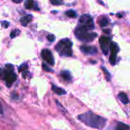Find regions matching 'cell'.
<instances>
[{
  "label": "cell",
  "mask_w": 130,
  "mask_h": 130,
  "mask_svg": "<svg viewBox=\"0 0 130 130\" xmlns=\"http://www.w3.org/2000/svg\"><path fill=\"white\" fill-rule=\"evenodd\" d=\"M78 120L85 123L86 126L91 128L101 129L107 123V120L99 115H97L92 112H87L78 116Z\"/></svg>",
  "instance_id": "cell-1"
},
{
  "label": "cell",
  "mask_w": 130,
  "mask_h": 130,
  "mask_svg": "<svg viewBox=\"0 0 130 130\" xmlns=\"http://www.w3.org/2000/svg\"><path fill=\"white\" fill-rule=\"evenodd\" d=\"M72 43L69 39H63L59 42V43L56 46V51L61 55L64 56H72Z\"/></svg>",
  "instance_id": "cell-2"
},
{
  "label": "cell",
  "mask_w": 130,
  "mask_h": 130,
  "mask_svg": "<svg viewBox=\"0 0 130 130\" xmlns=\"http://www.w3.org/2000/svg\"><path fill=\"white\" fill-rule=\"evenodd\" d=\"M75 34L76 35L77 38L79 40H82L84 42H91L98 37V34L88 33V30L82 26L78 27L75 30Z\"/></svg>",
  "instance_id": "cell-3"
},
{
  "label": "cell",
  "mask_w": 130,
  "mask_h": 130,
  "mask_svg": "<svg viewBox=\"0 0 130 130\" xmlns=\"http://www.w3.org/2000/svg\"><path fill=\"white\" fill-rule=\"evenodd\" d=\"M3 78L5 81L8 86H11V85L17 79V75L14 72V67L11 64H7L5 66V69L3 71Z\"/></svg>",
  "instance_id": "cell-4"
},
{
  "label": "cell",
  "mask_w": 130,
  "mask_h": 130,
  "mask_svg": "<svg viewBox=\"0 0 130 130\" xmlns=\"http://www.w3.org/2000/svg\"><path fill=\"white\" fill-rule=\"evenodd\" d=\"M79 24L81 26L86 28L88 30L94 28V23L92 18L89 14H83L79 19Z\"/></svg>",
  "instance_id": "cell-5"
},
{
  "label": "cell",
  "mask_w": 130,
  "mask_h": 130,
  "mask_svg": "<svg viewBox=\"0 0 130 130\" xmlns=\"http://www.w3.org/2000/svg\"><path fill=\"white\" fill-rule=\"evenodd\" d=\"M110 47L111 50V53L110 56V62L111 65L114 66L117 62V54L119 52V46L116 43L113 42L112 43H110Z\"/></svg>",
  "instance_id": "cell-6"
},
{
  "label": "cell",
  "mask_w": 130,
  "mask_h": 130,
  "mask_svg": "<svg viewBox=\"0 0 130 130\" xmlns=\"http://www.w3.org/2000/svg\"><path fill=\"white\" fill-rule=\"evenodd\" d=\"M99 42H100V44L101 46L102 52L104 53V55H107L108 53L110 45V39L107 37L103 36L100 38Z\"/></svg>",
  "instance_id": "cell-7"
},
{
  "label": "cell",
  "mask_w": 130,
  "mask_h": 130,
  "mask_svg": "<svg viewBox=\"0 0 130 130\" xmlns=\"http://www.w3.org/2000/svg\"><path fill=\"white\" fill-rule=\"evenodd\" d=\"M41 56L43 59V60H45L50 66H53L54 65V58H53V56L51 51L49 50L48 49H44V50H42V52H41Z\"/></svg>",
  "instance_id": "cell-8"
},
{
  "label": "cell",
  "mask_w": 130,
  "mask_h": 130,
  "mask_svg": "<svg viewBox=\"0 0 130 130\" xmlns=\"http://www.w3.org/2000/svg\"><path fill=\"white\" fill-rule=\"evenodd\" d=\"M81 51L85 54L88 55H95L98 53V50L95 46H82L80 47Z\"/></svg>",
  "instance_id": "cell-9"
},
{
  "label": "cell",
  "mask_w": 130,
  "mask_h": 130,
  "mask_svg": "<svg viewBox=\"0 0 130 130\" xmlns=\"http://www.w3.org/2000/svg\"><path fill=\"white\" fill-rule=\"evenodd\" d=\"M32 18H33V17H32L31 14L25 15L24 17H22V18H21V20H20L21 24H22V26L25 27V26H27V25L32 21Z\"/></svg>",
  "instance_id": "cell-10"
},
{
  "label": "cell",
  "mask_w": 130,
  "mask_h": 130,
  "mask_svg": "<svg viewBox=\"0 0 130 130\" xmlns=\"http://www.w3.org/2000/svg\"><path fill=\"white\" fill-rule=\"evenodd\" d=\"M52 89H53V91L56 94H57L58 95H64V94H66V91L63 88H59V87H57V86H56V85H52Z\"/></svg>",
  "instance_id": "cell-11"
},
{
  "label": "cell",
  "mask_w": 130,
  "mask_h": 130,
  "mask_svg": "<svg viewBox=\"0 0 130 130\" xmlns=\"http://www.w3.org/2000/svg\"><path fill=\"white\" fill-rule=\"evenodd\" d=\"M118 98H119V99L120 100V101H121L123 104H128L129 102V98H128L126 94H125V93H123V92L120 93V94H118Z\"/></svg>",
  "instance_id": "cell-12"
},
{
  "label": "cell",
  "mask_w": 130,
  "mask_h": 130,
  "mask_svg": "<svg viewBox=\"0 0 130 130\" xmlns=\"http://www.w3.org/2000/svg\"><path fill=\"white\" fill-rule=\"evenodd\" d=\"M115 130H129V126L124 123H118L116 126Z\"/></svg>",
  "instance_id": "cell-13"
},
{
  "label": "cell",
  "mask_w": 130,
  "mask_h": 130,
  "mask_svg": "<svg viewBox=\"0 0 130 130\" xmlns=\"http://www.w3.org/2000/svg\"><path fill=\"white\" fill-rule=\"evenodd\" d=\"M61 76L62 78L65 80V81H67V82H69L71 81L72 79V76H71V74L68 71H63L61 72Z\"/></svg>",
  "instance_id": "cell-14"
},
{
  "label": "cell",
  "mask_w": 130,
  "mask_h": 130,
  "mask_svg": "<svg viewBox=\"0 0 130 130\" xmlns=\"http://www.w3.org/2000/svg\"><path fill=\"white\" fill-rule=\"evenodd\" d=\"M24 7L27 9H32L35 7V2L34 0H26L24 2Z\"/></svg>",
  "instance_id": "cell-15"
},
{
  "label": "cell",
  "mask_w": 130,
  "mask_h": 130,
  "mask_svg": "<svg viewBox=\"0 0 130 130\" xmlns=\"http://www.w3.org/2000/svg\"><path fill=\"white\" fill-rule=\"evenodd\" d=\"M99 24H100V26L101 27H106V26H107L108 25V24H109V20H108V18H105V17H104V18H101L100 20H99Z\"/></svg>",
  "instance_id": "cell-16"
},
{
  "label": "cell",
  "mask_w": 130,
  "mask_h": 130,
  "mask_svg": "<svg viewBox=\"0 0 130 130\" xmlns=\"http://www.w3.org/2000/svg\"><path fill=\"white\" fill-rule=\"evenodd\" d=\"M66 14L69 18H76L77 13L74 10H69L66 12Z\"/></svg>",
  "instance_id": "cell-17"
},
{
  "label": "cell",
  "mask_w": 130,
  "mask_h": 130,
  "mask_svg": "<svg viewBox=\"0 0 130 130\" xmlns=\"http://www.w3.org/2000/svg\"><path fill=\"white\" fill-rule=\"evenodd\" d=\"M19 33H20V31H19V30H18V29L13 30L11 32V34H10V37H11V39L14 38L15 37H17V35H18V34H19Z\"/></svg>",
  "instance_id": "cell-18"
},
{
  "label": "cell",
  "mask_w": 130,
  "mask_h": 130,
  "mask_svg": "<svg viewBox=\"0 0 130 130\" xmlns=\"http://www.w3.org/2000/svg\"><path fill=\"white\" fill-rule=\"evenodd\" d=\"M27 65L26 63H24V64H22L21 66H19V68H18V72H25V71H27Z\"/></svg>",
  "instance_id": "cell-19"
},
{
  "label": "cell",
  "mask_w": 130,
  "mask_h": 130,
  "mask_svg": "<svg viewBox=\"0 0 130 130\" xmlns=\"http://www.w3.org/2000/svg\"><path fill=\"white\" fill-rule=\"evenodd\" d=\"M50 2L54 5H60L63 4L62 0H50Z\"/></svg>",
  "instance_id": "cell-20"
},
{
  "label": "cell",
  "mask_w": 130,
  "mask_h": 130,
  "mask_svg": "<svg viewBox=\"0 0 130 130\" xmlns=\"http://www.w3.org/2000/svg\"><path fill=\"white\" fill-rule=\"evenodd\" d=\"M102 69H103V71H104V74L106 75V78H107V81H110V75L109 74L108 71L105 68H104V67H102Z\"/></svg>",
  "instance_id": "cell-21"
},
{
  "label": "cell",
  "mask_w": 130,
  "mask_h": 130,
  "mask_svg": "<svg viewBox=\"0 0 130 130\" xmlns=\"http://www.w3.org/2000/svg\"><path fill=\"white\" fill-rule=\"evenodd\" d=\"M46 38H47V40H48L50 42H53V41H55V40H56V37H55L53 34H49V35L46 37Z\"/></svg>",
  "instance_id": "cell-22"
},
{
  "label": "cell",
  "mask_w": 130,
  "mask_h": 130,
  "mask_svg": "<svg viewBox=\"0 0 130 130\" xmlns=\"http://www.w3.org/2000/svg\"><path fill=\"white\" fill-rule=\"evenodd\" d=\"M9 24H10V23H9L8 21H2V26L3 27H5V28L8 27Z\"/></svg>",
  "instance_id": "cell-23"
},
{
  "label": "cell",
  "mask_w": 130,
  "mask_h": 130,
  "mask_svg": "<svg viewBox=\"0 0 130 130\" xmlns=\"http://www.w3.org/2000/svg\"><path fill=\"white\" fill-rule=\"evenodd\" d=\"M42 66H43V69L45 71H46V72H51V71H52V69H50V68H48V66H47L46 65H45L44 63L42 64Z\"/></svg>",
  "instance_id": "cell-24"
},
{
  "label": "cell",
  "mask_w": 130,
  "mask_h": 130,
  "mask_svg": "<svg viewBox=\"0 0 130 130\" xmlns=\"http://www.w3.org/2000/svg\"><path fill=\"white\" fill-rule=\"evenodd\" d=\"M14 3H21L23 0H12Z\"/></svg>",
  "instance_id": "cell-25"
},
{
  "label": "cell",
  "mask_w": 130,
  "mask_h": 130,
  "mask_svg": "<svg viewBox=\"0 0 130 130\" xmlns=\"http://www.w3.org/2000/svg\"><path fill=\"white\" fill-rule=\"evenodd\" d=\"M104 32H107V34H110V30H104Z\"/></svg>",
  "instance_id": "cell-26"
},
{
  "label": "cell",
  "mask_w": 130,
  "mask_h": 130,
  "mask_svg": "<svg viewBox=\"0 0 130 130\" xmlns=\"http://www.w3.org/2000/svg\"><path fill=\"white\" fill-rule=\"evenodd\" d=\"M0 113H2V107L1 104H0Z\"/></svg>",
  "instance_id": "cell-27"
},
{
  "label": "cell",
  "mask_w": 130,
  "mask_h": 130,
  "mask_svg": "<svg viewBox=\"0 0 130 130\" xmlns=\"http://www.w3.org/2000/svg\"><path fill=\"white\" fill-rule=\"evenodd\" d=\"M2 72H3V71H2V69H0V76L2 75Z\"/></svg>",
  "instance_id": "cell-28"
},
{
  "label": "cell",
  "mask_w": 130,
  "mask_h": 130,
  "mask_svg": "<svg viewBox=\"0 0 130 130\" xmlns=\"http://www.w3.org/2000/svg\"><path fill=\"white\" fill-rule=\"evenodd\" d=\"M117 16H118L119 18H122V14H117Z\"/></svg>",
  "instance_id": "cell-29"
}]
</instances>
